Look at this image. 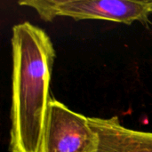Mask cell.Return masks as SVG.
Instances as JSON below:
<instances>
[{
  "label": "cell",
  "instance_id": "6da1fadb",
  "mask_svg": "<svg viewBox=\"0 0 152 152\" xmlns=\"http://www.w3.org/2000/svg\"><path fill=\"white\" fill-rule=\"evenodd\" d=\"M12 104L10 152H39L56 56L50 37L24 21L12 29Z\"/></svg>",
  "mask_w": 152,
  "mask_h": 152
},
{
  "label": "cell",
  "instance_id": "7a4b0ae2",
  "mask_svg": "<svg viewBox=\"0 0 152 152\" xmlns=\"http://www.w3.org/2000/svg\"><path fill=\"white\" fill-rule=\"evenodd\" d=\"M20 5L34 9L45 21L57 17L76 20H104L124 24L150 23L152 13L149 0H23Z\"/></svg>",
  "mask_w": 152,
  "mask_h": 152
},
{
  "label": "cell",
  "instance_id": "3957f363",
  "mask_svg": "<svg viewBox=\"0 0 152 152\" xmlns=\"http://www.w3.org/2000/svg\"><path fill=\"white\" fill-rule=\"evenodd\" d=\"M99 145L89 118L50 100L39 152H97Z\"/></svg>",
  "mask_w": 152,
  "mask_h": 152
},
{
  "label": "cell",
  "instance_id": "277c9868",
  "mask_svg": "<svg viewBox=\"0 0 152 152\" xmlns=\"http://www.w3.org/2000/svg\"><path fill=\"white\" fill-rule=\"evenodd\" d=\"M89 124L100 138L97 152H152V133L127 128L118 117L89 118Z\"/></svg>",
  "mask_w": 152,
  "mask_h": 152
},
{
  "label": "cell",
  "instance_id": "5b68a950",
  "mask_svg": "<svg viewBox=\"0 0 152 152\" xmlns=\"http://www.w3.org/2000/svg\"><path fill=\"white\" fill-rule=\"evenodd\" d=\"M150 1V4H151V12H152V0H149Z\"/></svg>",
  "mask_w": 152,
  "mask_h": 152
}]
</instances>
